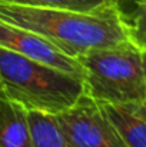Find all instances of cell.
<instances>
[{
  "label": "cell",
  "instance_id": "6da1fadb",
  "mask_svg": "<svg viewBox=\"0 0 146 147\" xmlns=\"http://www.w3.org/2000/svg\"><path fill=\"white\" fill-rule=\"evenodd\" d=\"M0 20L46 37L73 57L132 40L119 3L89 11L0 3Z\"/></svg>",
  "mask_w": 146,
  "mask_h": 147
},
{
  "label": "cell",
  "instance_id": "7a4b0ae2",
  "mask_svg": "<svg viewBox=\"0 0 146 147\" xmlns=\"http://www.w3.org/2000/svg\"><path fill=\"white\" fill-rule=\"evenodd\" d=\"M1 90L29 111L50 116L72 107L82 97V79L0 47Z\"/></svg>",
  "mask_w": 146,
  "mask_h": 147
},
{
  "label": "cell",
  "instance_id": "3957f363",
  "mask_svg": "<svg viewBox=\"0 0 146 147\" xmlns=\"http://www.w3.org/2000/svg\"><path fill=\"white\" fill-rule=\"evenodd\" d=\"M86 94L100 104L146 101V53L132 40L77 56Z\"/></svg>",
  "mask_w": 146,
  "mask_h": 147
},
{
  "label": "cell",
  "instance_id": "277c9868",
  "mask_svg": "<svg viewBox=\"0 0 146 147\" xmlns=\"http://www.w3.org/2000/svg\"><path fill=\"white\" fill-rule=\"evenodd\" d=\"M54 117L75 147H126L102 104L86 93Z\"/></svg>",
  "mask_w": 146,
  "mask_h": 147
},
{
  "label": "cell",
  "instance_id": "5b68a950",
  "mask_svg": "<svg viewBox=\"0 0 146 147\" xmlns=\"http://www.w3.org/2000/svg\"><path fill=\"white\" fill-rule=\"evenodd\" d=\"M0 47L22 54L30 60L52 66L83 80V69L77 57L67 54L53 42L35 32L3 20H0Z\"/></svg>",
  "mask_w": 146,
  "mask_h": 147
},
{
  "label": "cell",
  "instance_id": "8992f818",
  "mask_svg": "<svg viewBox=\"0 0 146 147\" xmlns=\"http://www.w3.org/2000/svg\"><path fill=\"white\" fill-rule=\"evenodd\" d=\"M0 147H33L29 110L0 90Z\"/></svg>",
  "mask_w": 146,
  "mask_h": 147
},
{
  "label": "cell",
  "instance_id": "52a82bcc",
  "mask_svg": "<svg viewBox=\"0 0 146 147\" xmlns=\"http://www.w3.org/2000/svg\"><path fill=\"white\" fill-rule=\"evenodd\" d=\"M126 147H146V104H102Z\"/></svg>",
  "mask_w": 146,
  "mask_h": 147
},
{
  "label": "cell",
  "instance_id": "ba28073f",
  "mask_svg": "<svg viewBox=\"0 0 146 147\" xmlns=\"http://www.w3.org/2000/svg\"><path fill=\"white\" fill-rule=\"evenodd\" d=\"M33 147H75L54 116L29 111Z\"/></svg>",
  "mask_w": 146,
  "mask_h": 147
},
{
  "label": "cell",
  "instance_id": "9c48e42d",
  "mask_svg": "<svg viewBox=\"0 0 146 147\" xmlns=\"http://www.w3.org/2000/svg\"><path fill=\"white\" fill-rule=\"evenodd\" d=\"M0 3L29 6V7H49V9H72V10H97L119 3V0H0Z\"/></svg>",
  "mask_w": 146,
  "mask_h": 147
},
{
  "label": "cell",
  "instance_id": "30bf717a",
  "mask_svg": "<svg viewBox=\"0 0 146 147\" xmlns=\"http://www.w3.org/2000/svg\"><path fill=\"white\" fill-rule=\"evenodd\" d=\"M129 10H122L132 42L146 53V0H130Z\"/></svg>",
  "mask_w": 146,
  "mask_h": 147
},
{
  "label": "cell",
  "instance_id": "8fae6325",
  "mask_svg": "<svg viewBox=\"0 0 146 147\" xmlns=\"http://www.w3.org/2000/svg\"><path fill=\"white\" fill-rule=\"evenodd\" d=\"M0 90H1V79H0Z\"/></svg>",
  "mask_w": 146,
  "mask_h": 147
},
{
  "label": "cell",
  "instance_id": "7c38bea8",
  "mask_svg": "<svg viewBox=\"0 0 146 147\" xmlns=\"http://www.w3.org/2000/svg\"><path fill=\"white\" fill-rule=\"evenodd\" d=\"M145 104H146V101H145Z\"/></svg>",
  "mask_w": 146,
  "mask_h": 147
}]
</instances>
